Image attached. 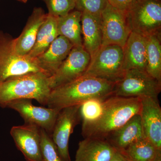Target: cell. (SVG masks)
<instances>
[{
  "label": "cell",
  "instance_id": "d6986e66",
  "mask_svg": "<svg viewBox=\"0 0 161 161\" xmlns=\"http://www.w3.org/2000/svg\"><path fill=\"white\" fill-rule=\"evenodd\" d=\"M81 17L82 41L84 49L92 58L102 46L101 15L82 12Z\"/></svg>",
  "mask_w": 161,
  "mask_h": 161
},
{
  "label": "cell",
  "instance_id": "83f0119b",
  "mask_svg": "<svg viewBox=\"0 0 161 161\" xmlns=\"http://www.w3.org/2000/svg\"><path fill=\"white\" fill-rule=\"evenodd\" d=\"M136 0H108L110 5L121 11L126 12Z\"/></svg>",
  "mask_w": 161,
  "mask_h": 161
},
{
  "label": "cell",
  "instance_id": "603a6c76",
  "mask_svg": "<svg viewBox=\"0 0 161 161\" xmlns=\"http://www.w3.org/2000/svg\"><path fill=\"white\" fill-rule=\"evenodd\" d=\"M161 36L147 38V64L145 71L161 82Z\"/></svg>",
  "mask_w": 161,
  "mask_h": 161
},
{
  "label": "cell",
  "instance_id": "277c9868",
  "mask_svg": "<svg viewBox=\"0 0 161 161\" xmlns=\"http://www.w3.org/2000/svg\"><path fill=\"white\" fill-rule=\"evenodd\" d=\"M125 14L131 31L147 38L161 36V0H136Z\"/></svg>",
  "mask_w": 161,
  "mask_h": 161
},
{
  "label": "cell",
  "instance_id": "2e32d148",
  "mask_svg": "<svg viewBox=\"0 0 161 161\" xmlns=\"http://www.w3.org/2000/svg\"><path fill=\"white\" fill-rule=\"evenodd\" d=\"M47 14L41 7H35L25 27L18 37L14 39V49L20 56H26L34 45L38 31Z\"/></svg>",
  "mask_w": 161,
  "mask_h": 161
},
{
  "label": "cell",
  "instance_id": "e0dca14e",
  "mask_svg": "<svg viewBox=\"0 0 161 161\" xmlns=\"http://www.w3.org/2000/svg\"><path fill=\"white\" fill-rule=\"evenodd\" d=\"M147 40V38L131 32L123 48L124 67L125 71L132 69L145 70Z\"/></svg>",
  "mask_w": 161,
  "mask_h": 161
},
{
  "label": "cell",
  "instance_id": "d4e9b609",
  "mask_svg": "<svg viewBox=\"0 0 161 161\" xmlns=\"http://www.w3.org/2000/svg\"><path fill=\"white\" fill-rule=\"evenodd\" d=\"M40 149L42 161H63L51 136L42 129H40Z\"/></svg>",
  "mask_w": 161,
  "mask_h": 161
},
{
  "label": "cell",
  "instance_id": "7c38bea8",
  "mask_svg": "<svg viewBox=\"0 0 161 161\" xmlns=\"http://www.w3.org/2000/svg\"><path fill=\"white\" fill-rule=\"evenodd\" d=\"M140 116L144 136L161 150V108L158 98H141Z\"/></svg>",
  "mask_w": 161,
  "mask_h": 161
},
{
  "label": "cell",
  "instance_id": "8fae6325",
  "mask_svg": "<svg viewBox=\"0 0 161 161\" xmlns=\"http://www.w3.org/2000/svg\"><path fill=\"white\" fill-rule=\"evenodd\" d=\"M31 100L20 99L13 101L6 108L17 112L24 119L25 124L36 126L51 136L60 110L36 106L32 103Z\"/></svg>",
  "mask_w": 161,
  "mask_h": 161
},
{
  "label": "cell",
  "instance_id": "9a60e30c",
  "mask_svg": "<svg viewBox=\"0 0 161 161\" xmlns=\"http://www.w3.org/2000/svg\"><path fill=\"white\" fill-rule=\"evenodd\" d=\"M116 151L106 140L85 138L78 143L75 161H110Z\"/></svg>",
  "mask_w": 161,
  "mask_h": 161
},
{
  "label": "cell",
  "instance_id": "8992f818",
  "mask_svg": "<svg viewBox=\"0 0 161 161\" xmlns=\"http://www.w3.org/2000/svg\"><path fill=\"white\" fill-rule=\"evenodd\" d=\"M14 39L0 31V83L14 76L31 72H43L38 66L36 58L17 53Z\"/></svg>",
  "mask_w": 161,
  "mask_h": 161
},
{
  "label": "cell",
  "instance_id": "f1b7e54d",
  "mask_svg": "<svg viewBox=\"0 0 161 161\" xmlns=\"http://www.w3.org/2000/svg\"><path fill=\"white\" fill-rule=\"evenodd\" d=\"M110 161H128L121 152L117 151Z\"/></svg>",
  "mask_w": 161,
  "mask_h": 161
},
{
  "label": "cell",
  "instance_id": "484cf974",
  "mask_svg": "<svg viewBox=\"0 0 161 161\" xmlns=\"http://www.w3.org/2000/svg\"><path fill=\"white\" fill-rule=\"evenodd\" d=\"M48 9L47 14L60 17L75 9L76 0H42Z\"/></svg>",
  "mask_w": 161,
  "mask_h": 161
},
{
  "label": "cell",
  "instance_id": "5b68a950",
  "mask_svg": "<svg viewBox=\"0 0 161 161\" xmlns=\"http://www.w3.org/2000/svg\"><path fill=\"white\" fill-rule=\"evenodd\" d=\"M123 49L116 45L101 46L91 60L83 75L116 82L123 77Z\"/></svg>",
  "mask_w": 161,
  "mask_h": 161
},
{
  "label": "cell",
  "instance_id": "ba28073f",
  "mask_svg": "<svg viewBox=\"0 0 161 161\" xmlns=\"http://www.w3.org/2000/svg\"><path fill=\"white\" fill-rule=\"evenodd\" d=\"M102 46L116 45L123 48L131 33L125 13L109 3L101 15Z\"/></svg>",
  "mask_w": 161,
  "mask_h": 161
},
{
  "label": "cell",
  "instance_id": "30bf717a",
  "mask_svg": "<svg viewBox=\"0 0 161 161\" xmlns=\"http://www.w3.org/2000/svg\"><path fill=\"white\" fill-rule=\"evenodd\" d=\"M90 60L91 56L83 47H74L55 74L49 77L51 90L69 83L83 75Z\"/></svg>",
  "mask_w": 161,
  "mask_h": 161
},
{
  "label": "cell",
  "instance_id": "9c48e42d",
  "mask_svg": "<svg viewBox=\"0 0 161 161\" xmlns=\"http://www.w3.org/2000/svg\"><path fill=\"white\" fill-rule=\"evenodd\" d=\"M80 106L81 105H77L60 110L55 122L51 136L63 161H71L69 138L81 119Z\"/></svg>",
  "mask_w": 161,
  "mask_h": 161
},
{
  "label": "cell",
  "instance_id": "3957f363",
  "mask_svg": "<svg viewBox=\"0 0 161 161\" xmlns=\"http://www.w3.org/2000/svg\"><path fill=\"white\" fill-rule=\"evenodd\" d=\"M51 91L49 77L43 72L10 77L0 83V107L6 108L9 103L20 99H35L47 106Z\"/></svg>",
  "mask_w": 161,
  "mask_h": 161
},
{
  "label": "cell",
  "instance_id": "7402d4cb",
  "mask_svg": "<svg viewBox=\"0 0 161 161\" xmlns=\"http://www.w3.org/2000/svg\"><path fill=\"white\" fill-rule=\"evenodd\" d=\"M121 152L128 161H153L161 150L144 137L131 144Z\"/></svg>",
  "mask_w": 161,
  "mask_h": 161
},
{
  "label": "cell",
  "instance_id": "52a82bcc",
  "mask_svg": "<svg viewBox=\"0 0 161 161\" xmlns=\"http://www.w3.org/2000/svg\"><path fill=\"white\" fill-rule=\"evenodd\" d=\"M161 91V82L145 70L126 71L123 78L115 82L113 95L131 98L144 97L158 98Z\"/></svg>",
  "mask_w": 161,
  "mask_h": 161
},
{
  "label": "cell",
  "instance_id": "cb8c5ba5",
  "mask_svg": "<svg viewBox=\"0 0 161 161\" xmlns=\"http://www.w3.org/2000/svg\"><path fill=\"white\" fill-rule=\"evenodd\" d=\"M105 99L92 98L81 105L80 111L82 122H88L97 119L101 114Z\"/></svg>",
  "mask_w": 161,
  "mask_h": 161
},
{
  "label": "cell",
  "instance_id": "7a4b0ae2",
  "mask_svg": "<svg viewBox=\"0 0 161 161\" xmlns=\"http://www.w3.org/2000/svg\"><path fill=\"white\" fill-rule=\"evenodd\" d=\"M115 82L83 75L52 90L47 106L59 110L81 105L92 98L105 99L113 95Z\"/></svg>",
  "mask_w": 161,
  "mask_h": 161
},
{
  "label": "cell",
  "instance_id": "4316f807",
  "mask_svg": "<svg viewBox=\"0 0 161 161\" xmlns=\"http://www.w3.org/2000/svg\"><path fill=\"white\" fill-rule=\"evenodd\" d=\"M108 3V0H76L75 9L81 12L101 15Z\"/></svg>",
  "mask_w": 161,
  "mask_h": 161
},
{
  "label": "cell",
  "instance_id": "44dd1931",
  "mask_svg": "<svg viewBox=\"0 0 161 161\" xmlns=\"http://www.w3.org/2000/svg\"><path fill=\"white\" fill-rule=\"evenodd\" d=\"M58 17L47 14L44 22L38 31L33 47L26 56L36 58L43 53L58 36L57 23Z\"/></svg>",
  "mask_w": 161,
  "mask_h": 161
},
{
  "label": "cell",
  "instance_id": "4fadbf2b",
  "mask_svg": "<svg viewBox=\"0 0 161 161\" xmlns=\"http://www.w3.org/2000/svg\"><path fill=\"white\" fill-rule=\"evenodd\" d=\"M10 135L26 161H43L40 149L41 132L39 127L26 124L11 128Z\"/></svg>",
  "mask_w": 161,
  "mask_h": 161
},
{
  "label": "cell",
  "instance_id": "ffe728a7",
  "mask_svg": "<svg viewBox=\"0 0 161 161\" xmlns=\"http://www.w3.org/2000/svg\"><path fill=\"white\" fill-rule=\"evenodd\" d=\"M82 13L74 9L67 14L58 18L57 29L59 36L69 40L74 47H83L81 31Z\"/></svg>",
  "mask_w": 161,
  "mask_h": 161
},
{
  "label": "cell",
  "instance_id": "1f68e13d",
  "mask_svg": "<svg viewBox=\"0 0 161 161\" xmlns=\"http://www.w3.org/2000/svg\"><path fill=\"white\" fill-rule=\"evenodd\" d=\"M23 1H24V3H27V1H28V0H23Z\"/></svg>",
  "mask_w": 161,
  "mask_h": 161
},
{
  "label": "cell",
  "instance_id": "6da1fadb",
  "mask_svg": "<svg viewBox=\"0 0 161 161\" xmlns=\"http://www.w3.org/2000/svg\"><path fill=\"white\" fill-rule=\"evenodd\" d=\"M141 98L112 95L104 100L101 114L97 119L82 122L81 134L85 138L105 139L134 115L140 114Z\"/></svg>",
  "mask_w": 161,
  "mask_h": 161
},
{
  "label": "cell",
  "instance_id": "5bb4252c",
  "mask_svg": "<svg viewBox=\"0 0 161 161\" xmlns=\"http://www.w3.org/2000/svg\"><path fill=\"white\" fill-rule=\"evenodd\" d=\"M73 47V44L66 38L58 36L45 52L36 58L38 66L44 74L51 77Z\"/></svg>",
  "mask_w": 161,
  "mask_h": 161
},
{
  "label": "cell",
  "instance_id": "ac0fdd59",
  "mask_svg": "<svg viewBox=\"0 0 161 161\" xmlns=\"http://www.w3.org/2000/svg\"><path fill=\"white\" fill-rule=\"evenodd\" d=\"M145 137L139 114L133 116L105 140L117 151H122L134 142Z\"/></svg>",
  "mask_w": 161,
  "mask_h": 161
},
{
  "label": "cell",
  "instance_id": "4dcf8cb0",
  "mask_svg": "<svg viewBox=\"0 0 161 161\" xmlns=\"http://www.w3.org/2000/svg\"><path fill=\"white\" fill-rule=\"evenodd\" d=\"M17 1H19V2H22V3H24L23 0H17Z\"/></svg>",
  "mask_w": 161,
  "mask_h": 161
},
{
  "label": "cell",
  "instance_id": "f546056e",
  "mask_svg": "<svg viewBox=\"0 0 161 161\" xmlns=\"http://www.w3.org/2000/svg\"><path fill=\"white\" fill-rule=\"evenodd\" d=\"M153 161H161V153H159Z\"/></svg>",
  "mask_w": 161,
  "mask_h": 161
}]
</instances>
